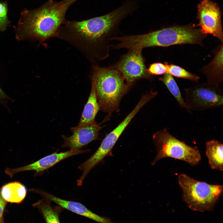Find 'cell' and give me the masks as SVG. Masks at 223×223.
Segmentation results:
<instances>
[{
	"label": "cell",
	"instance_id": "6da1fadb",
	"mask_svg": "<svg viewBox=\"0 0 223 223\" xmlns=\"http://www.w3.org/2000/svg\"><path fill=\"white\" fill-rule=\"evenodd\" d=\"M129 6L123 5L100 16L81 21L70 22L66 30L57 35L74 45L94 63L109 56L111 42L118 36V26L129 13Z\"/></svg>",
	"mask_w": 223,
	"mask_h": 223
},
{
	"label": "cell",
	"instance_id": "7a4b0ae2",
	"mask_svg": "<svg viewBox=\"0 0 223 223\" xmlns=\"http://www.w3.org/2000/svg\"><path fill=\"white\" fill-rule=\"evenodd\" d=\"M206 34L193 25L176 26L138 35H124L115 38V49L140 50L152 47H167L185 44L202 45Z\"/></svg>",
	"mask_w": 223,
	"mask_h": 223
},
{
	"label": "cell",
	"instance_id": "3957f363",
	"mask_svg": "<svg viewBox=\"0 0 223 223\" xmlns=\"http://www.w3.org/2000/svg\"><path fill=\"white\" fill-rule=\"evenodd\" d=\"M72 3L68 0L59 2L49 1L37 9H25L21 14L18 27L25 35L40 42L57 36Z\"/></svg>",
	"mask_w": 223,
	"mask_h": 223
},
{
	"label": "cell",
	"instance_id": "277c9868",
	"mask_svg": "<svg viewBox=\"0 0 223 223\" xmlns=\"http://www.w3.org/2000/svg\"><path fill=\"white\" fill-rule=\"evenodd\" d=\"M91 82L95 86L100 110L109 115L119 111L122 98L131 87L111 66H94Z\"/></svg>",
	"mask_w": 223,
	"mask_h": 223
},
{
	"label": "cell",
	"instance_id": "5b68a950",
	"mask_svg": "<svg viewBox=\"0 0 223 223\" xmlns=\"http://www.w3.org/2000/svg\"><path fill=\"white\" fill-rule=\"evenodd\" d=\"M178 180L184 201L194 210H211L222 193V185L199 181L184 173L179 175Z\"/></svg>",
	"mask_w": 223,
	"mask_h": 223
},
{
	"label": "cell",
	"instance_id": "8992f818",
	"mask_svg": "<svg viewBox=\"0 0 223 223\" xmlns=\"http://www.w3.org/2000/svg\"><path fill=\"white\" fill-rule=\"evenodd\" d=\"M152 139L156 147L157 154L152 163L154 165L160 160L170 157L184 161L190 165H197L201 159L196 146H192L180 141L164 128L154 133Z\"/></svg>",
	"mask_w": 223,
	"mask_h": 223
},
{
	"label": "cell",
	"instance_id": "52a82bcc",
	"mask_svg": "<svg viewBox=\"0 0 223 223\" xmlns=\"http://www.w3.org/2000/svg\"><path fill=\"white\" fill-rule=\"evenodd\" d=\"M184 90L185 102L190 111H202L222 105L223 91L219 85L200 83Z\"/></svg>",
	"mask_w": 223,
	"mask_h": 223
},
{
	"label": "cell",
	"instance_id": "ba28073f",
	"mask_svg": "<svg viewBox=\"0 0 223 223\" xmlns=\"http://www.w3.org/2000/svg\"><path fill=\"white\" fill-rule=\"evenodd\" d=\"M142 50H128L119 60L111 66L122 75L126 82L132 86L137 80L151 79L152 76L147 71Z\"/></svg>",
	"mask_w": 223,
	"mask_h": 223
},
{
	"label": "cell",
	"instance_id": "9c48e42d",
	"mask_svg": "<svg viewBox=\"0 0 223 223\" xmlns=\"http://www.w3.org/2000/svg\"><path fill=\"white\" fill-rule=\"evenodd\" d=\"M131 120L130 116H127L116 128L106 135L94 153L79 166L78 168L82 171L79 178L80 181H83L92 169L110 155L119 138Z\"/></svg>",
	"mask_w": 223,
	"mask_h": 223
},
{
	"label": "cell",
	"instance_id": "30bf717a",
	"mask_svg": "<svg viewBox=\"0 0 223 223\" xmlns=\"http://www.w3.org/2000/svg\"><path fill=\"white\" fill-rule=\"evenodd\" d=\"M197 14L201 31L206 35H212L222 43L221 14L216 3L211 0H202L198 5Z\"/></svg>",
	"mask_w": 223,
	"mask_h": 223
},
{
	"label": "cell",
	"instance_id": "8fae6325",
	"mask_svg": "<svg viewBox=\"0 0 223 223\" xmlns=\"http://www.w3.org/2000/svg\"><path fill=\"white\" fill-rule=\"evenodd\" d=\"M89 151V149L83 150L79 149L70 150L60 153L54 152L26 165L15 168H7L5 170V173L11 178L17 173L25 171H35V174L37 175L65 159Z\"/></svg>",
	"mask_w": 223,
	"mask_h": 223
},
{
	"label": "cell",
	"instance_id": "7c38bea8",
	"mask_svg": "<svg viewBox=\"0 0 223 223\" xmlns=\"http://www.w3.org/2000/svg\"><path fill=\"white\" fill-rule=\"evenodd\" d=\"M100 124L96 122L87 125L78 127H72L70 129L72 135L67 137L62 135L63 142V148H68L70 150L81 149L91 142L98 138L99 132L102 128Z\"/></svg>",
	"mask_w": 223,
	"mask_h": 223
},
{
	"label": "cell",
	"instance_id": "4fadbf2b",
	"mask_svg": "<svg viewBox=\"0 0 223 223\" xmlns=\"http://www.w3.org/2000/svg\"><path fill=\"white\" fill-rule=\"evenodd\" d=\"M35 192L43 198L54 202L60 207L98 223H117L112 221L108 218L95 214L80 203L60 199L41 189H36Z\"/></svg>",
	"mask_w": 223,
	"mask_h": 223
},
{
	"label": "cell",
	"instance_id": "5bb4252c",
	"mask_svg": "<svg viewBox=\"0 0 223 223\" xmlns=\"http://www.w3.org/2000/svg\"><path fill=\"white\" fill-rule=\"evenodd\" d=\"M214 52L213 59L203 68L202 71L207 78V83L219 85L223 81L222 44L219 45Z\"/></svg>",
	"mask_w": 223,
	"mask_h": 223
},
{
	"label": "cell",
	"instance_id": "9a60e30c",
	"mask_svg": "<svg viewBox=\"0 0 223 223\" xmlns=\"http://www.w3.org/2000/svg\"><path fill=\"white\" fill-rule=\"evenodd\" d=\"M100 110L94 84L91 82L90 93L86 103L78 125L79 127L95 123L96 116Z\"/></svg>",
	"mask_w": 223,
	"mask_h": 223
},
{
	"label": "cell",
	"instance_id": "2e32d148",
	"mask_svg": "<svg viewBox=\"0 0 223 223\" xmlns=\"http://www.w3.org/2000/svg\"><path fill=\"white\" fill-rule=\"evenodd\" d=\"M206 154L209 164L212 169L223 170V144L219 141L212 140L206 143Z\"/></svg>",
	"mask_w": 223,
	"mask_h": 223
},
{
	"label": "cell",
	"instance_id": "e0dca14e",
	"mask_svg": "<svg viewBox=\"0 0 223 223\" xmlns=\"http://www.w3.org/2000/svg\"><path fill=\"white\" fill-rule=\"evenodd\" d=\"M1 195L6 201L11 203H20L25 198L27 190L21 183L14 181L5 184L0 188Z\"/></svg>",
	"mask_w": 223,
	"mask_h": 223
},
{
	"label": "cell",
	"instance_id": "ac0fdd59",
	"mask_svg": "<svg viewBox=\"0 0 223 223\" xmlns=\"http://www.w3.org/2000/svg\"><path fill=\"white\" fill-rule=\"evenodd\" d=\"M51 201L43 198L34 204L42 213L46 223H60L59 215V208L53 207L51 205Z\"/></svg>",
	"mask_w": 223,
	"mask_h": 223
},
{
	"label": "cell",
	"instance_id": "d6986e66",
	"mask_svg": "<svg viewBox=\"0 0 223 223\" xmlns=\"http://www.w3.org/2000/svg\"><path fill=\"white\" fill-rule=\"evenodd\" d=\"M159 79L165 85L180 107L188 112L190 111L186 104L185 99L183 98L179 87L173 77L168 73H166L159 78Z\"/></svg>",
	"mask_w": 223,
	"mask_h": 223
},
{
	"label": "cell",
	"instance_id": "ffe728a7",
	"mask_svg": "<svg viewBox=\"0 0 223 223\" xmlns=\"http://www.w3.org/2000/svg\"><path fill=\"white\" fill-rule=\"evenodd\" d=\"M167 73L173 77L189 80L198 82L200 77L196 74L187 71L182 68L174 64L167 63Z\"/></svg>",
	"mask_w": 223,
	"mask_h": 223
},
{
	"label": "cell",
	"instance_id": "44dd1931",
	"mask_svg": "<svg viewBox=\"0 0 223 223\" xmlns=\"http://www.w3.org/2000/svg\"><path fill=\"white\" fill-rule=\"evenodd\" d=\"M149 74L152 75H164L167 73V63L156 62L151 64L147 68Z\"/></svg>",
	"mask_w": 223,
	"mask_h": 223
},
{
	"label": "cell",
	"instance_id": "7402d4cb",
	"mask_svg": "<svg viewBox=\"0 0 223 223\" xmlns=\"http://www.w3.org/2000/svg\"><path fill=\"white\" fill-rule=\"evenodd\" d=\"M7 3L0 2V31L4 30L9 23Z\"/></svg>",
	"mask_w": 223,
	"mask_h": 223
},
{
	"label": "cell",
	"instance_id": "603a6c76",
	"mask_svg": "<svg viewBox=\"0 0 223 223\" xmlns=\"http://www.w3.org/2000/svg\"><path fill=\"white\" fill-rule=\"evenodd\" d=\"M11 99L4 92L0 87V103L7 106V103Z\"/></svg>",
	"mask_w": 223,
	"mask_h": 223
},
{
	"label": "cell",
	"instance_id": "cb8c5ba5",
	"mask_svg": "<svg viewBox=\"0 0 223 223\" xmlns=\"http://www.w3.org/2000/svg\"><path fill=\"white\" fill-rule=\"evenodd\" d=\"M6 202L1 195L0 188V221L3 219V214L6 204Z\"/></svg>",
	"mask_w": 223,
	"mask_h": 223
},
{
	"label": "cell",
	"instance_id": "d4e9b609",
	"mask_svg": "<svg viewBox=\"0 0 223 223\" xmlns=\"http://www.w3.org/2000/svg\"><path fill=\"white\" fill-rule=\"evenodd\" d=\"M68 0L69 1H70L71 2H74L75 1H76V0Z\"/></svg>",
	"mask_w": 223,
	"mask_h": 223
},
{
	"label": "cell",
	"instance_id": "484cf974",
	"mask_svg": "<svg viewBox=\"0 0 223 223\" xmlns=\"http://www.w3.org/2000/svg\"><path fill=\"white\" fill-rule=\"evenodd\" d=\"M0 223H4L3 221V219L0 221Z\"/></svg>",
	"mask_w": 223,
	"mask_h": 223
}]
</instances>
